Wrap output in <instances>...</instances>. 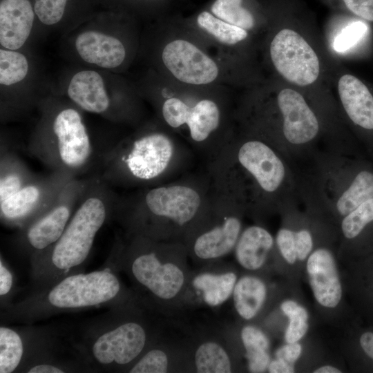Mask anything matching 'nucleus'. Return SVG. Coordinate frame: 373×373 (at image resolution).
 Wrapping results in <instances>:
<instances>
[{
  "label": "nucleus",
  "mask_w": 373,
  "mask_h": 373,
  "mask_svg": "<svg viewBox=\"0 0 373 373\" xmlns=\"http://www.w3.org/2000/svg\"><path fill=\"white\" fill-rule=\"evenodd\" d=\"M289 208L280 213L285 223L276 233L275 246L284 260L287 263L293 265L297 260V256L294 229Z\"/></svg>",
  "instance_id": "nucleus-34"
},
{
  "label": "nucleus",
  "mask_w": 373,
  "mask_h": 373,
  "mask_svg": "<svg viewBox=\"0 0 373 373\" xmlns=\"http://www.w3.org/2000/svg\"><path fill=\"white\" fill-rule=\"evenodd\" d=\"M274 246L272 234L264 227L253 224L242 229L233 251L242 268L257 271L264 266Z\"/></svg>",
  "instance_id": "nucleus-24"
},
{
  "label": "nucleus",
  "mask_w": 373,
  "mask_h": 373,
  "mask_svg": "<svg viewBox=\"0 0 373 373\" xmlns=\"http://www.w3.org/2000/svg\"><path fill=\"white\" fill-rule=\"evenodd\" d=\"M140 53L148 68L184 85L243 90L261 81L223 60L182 19L162 21L148 30Z\"/></svg>",
  "instance_id": "nucleus-6"
},
{
  "label": "nucleus",
  "mask_w": 373,
  "mask_h": 373,
  "mask_svg": "<svg viewBox=\"0 0 373 373\" xmlns=\"http://www.w3.org/2000/svg\"><path fill=\"white\" fill-rule=\"evenodd\" d=\"M30 72L27 57L19 50L0 48V84L2 88L18 85Z\"/></svg>",
  "instance_id": "nucleus-31"
},
{
  "label": "nucleus",
  "mask_w": 373,
  "mask_h": 373,
  "mask_svg": "<svg viewBox=\"0 0 373 373\" xmlns=\"http://www.w3.org/2000/svg\"><path fill=\"white\" fill-rule=\"evenodd\" d=\"M174 359L168 348L153 343L127 370L130 373H166L173 370Z\"/></svg>",
  "instance_id": "nucleus-32"
},
{
  "label": "nucleus",
  "mask_w": 373,
  "mask_h": 373,
  "mask_svg": "<svg viewBox=\"0 0 373 373\" xmlns=\"http://www.w3.org/2000/svg\"><path fill=\"white\" fill-rule=\"evenodd\" d=\"M237 280L236 273L231 269H203L192 273L190 295L195 291L206 305L217 307L232 296Z\"/></svg>",
  "instance_id": "nucleus-25"
},
{
  "label": "nucleus",
  "mask_w": 373,
  "mask_h": 373,
  "mask_svg": "<svg viewBox=\"0 0 373 373\" xmlns=\"http://www.w3.org/2000/svg\"><path fill=\"white\" fill-rule=\"evenodd\" d=\"M134 84L164 126L211 159L236 133L232 88L184 85L150 68Z\"/></svg>",
  "instance_id": "nucleus-3"
},
{
  "label": "nucleus",
  "mask_w": 373,
  "mask_h": 373,
  "mask_svg": "<svg viewBox=\"0 0 373 373\" xmlns=\"http://www.w3.org/2000/svg\"><path fill=\"white\" fill-rule=\"evenodd\" d=\"M37 104L40 116L27 151L51 171L79 178L91 167L95 155L81 109L59 96L41 99Z\"/></svg>",
  "instance_id": "nucleus-12"
},
{
  "label": "nucleus",
  "mask_w": 373,
  "mask_h": 373,
  "mask_svg": "<svg viewBox=\"0 0 373 373\" xmlns=\"http://www.w3.org/2000/svg\"><path fill=\"white\" fill-rule=\"evenodd\" d=\"M67 2L68 0H35L33 8L43 24L53 26L62 19Z\"/></svg>",
  "instance_id": "nucleus-35"
},
{
  "label": "nucleus",
  "mask_w": 373,
  "mask_h": 373,
  "mask_svg": "<svg viewBox=\"0 0 373 373\" xmlns=\"http://www.w3.org/2000/svg\"><path fill=\"white\" fill-rule=\"evenodd\" d=\"M90 178H76L39 216L19 229L18 241L30 258L51 247L61 237L84 194Z\"/></svg>",
  "instance_id": "nucleus-18"
},
{
  "label": "nucleus",
  "mask_w": 373,
  "mask_h": 373,
  "mask_svg": "<svg viewBox=\"0 0 373 373\" xmlns=\"http://www.w3.org/2000/svg\"><path fill=\"white\" fill-rule=\"evenodd\" d=\"M312 169L300 178L301 203L325 220L338 224L365 201L373 198V162L329 150L312 157Z\"/></svg>",
  "instance_id": "nucleus-11"
},
{
  "label": "nucleus",
  "mask_w": 373,
  "mask_h": 373,
  "mask_svg": "<svg viewBox=\"0 0 373 373\" xmlns=\"http://www.w3.org/2000/svg\"><path fill=\"white\" fill-rule=\"evenodd\" d=\"M280 309L289 319L285 332L286 342H298L305 335L309 328L307 310L293 300L283 301L280 305Z\"/></svg>",
  "instance_id": "nucleus-33"
},
{
  "label": "nucleus",
  "mask_w": 373,
  "mask_h": 373,
  "mask_svg": "<svg viewBox=\"0 0 373 373\" xmlns=\"http://www.w3.org/2000/svg\"><path fill=\"white\" fill-rule=\"evenodd\" d=\"M118 199L99 175L90 178L61 237L48 249L30 258L35 291L82 271L97 233L113 218Z\"/></svg>",
  "instance_id": "nucleus-8"
},
{
  "label": "nucleus",
  "mask_w": 373,
  "mask_h": 373,
  "mask_svg": "<svg viewBox=\"0 0 373 373\" xmlns=\"http://www.w3.org/2000/svg\"><path fill=\"white\" fill-rule=\"evenodd\" d=\"M209 174L216 193L242 203L255 217L280 214L301 203L292 164L267 142L238 128L211 158Z\"/></svg>",
  "instance_id": "nucleus-2"
},
{
  "label": "nucleus",
  "mask_w": 373,
  "mask_h": 373,
  "mask_svg": "<svg viewBox=\"0 0 373 373\" xmlns=\"http://www.w3.org/2000/svg\"><path fill=\"white\" fill-rule=\"evenodd\" d=\"M66 95L79 109L113 122L131 126L141 124L144 99L134 83L119 76L108 86L100 72L80 70L71 76Z\"/></svg>",
  "instance_id": "nucleus-15"
},
{
  "label": "nucleus",
  "mask_w": 373,
  "mask_h": 373,
  "mask_svg": "<svg viewBox=\"0 0 373 373\" xmlns=\"http://www.w3.org/2000/svg\"><path fill=\"white\" fill-rule=\"evenodd\" d=\"M192 363L198 373H229L233 370L231 356L224 343L207 339L195 347Z\"/></svg>",
  "instance_id": "nucleus-27"
},
{
  "label": "nucleus",
  "mask_w": 373,
  "mask_h": 373,
  "mask_svg": "<svg viewBox=\"0 0 373 373\" xmlns=\"http://www.w3.org/2000/svg\"><path fill=\"white\" fill-rule=\"evenodd\" d=\"M231 296L239 316L251 321L262 309L267 299V287L260 278L245 275L238 278Z\"/></svg>",
  "instance_id": "nucleus-26"
},
{
  "label": "nucleus",
  "mask_w": 373,
  "mask_h": 373,
  "mask_svg": "<svg viewBox=\"0 0 373 373\" xmlns=\"http://www.w3.org/2000/svg\"><path fill=\"white\" fill-rule=\"evenodd\" d=\"M184 243L140 235L117 238L105 267L123 271L146 308L162 314L180 308L190 297L192 273Z\"/></svg>",
  "instance_id": "nucleus-5"
},
{
  "label": "nucleus",
  "mask_w": 373,
  "mask_h": 373,
  "mask_svg": "<svg viewBox=\"0 0 373 373\" xmlns=\"http://www.w3.org/2000/svg\"><path fill=\"white\" fill-rule=\"evenodd\" d=\"M369 32V26L362 20L338 17L329 21L323 37L331 55L342 62L358 54Z\"/></svg>",
  "instance_id": "nucleus-23"
},
{
  "label": "nucleus",
  "mask_w": 373,
  "mask_h": 373,
  "mask_svg": "<svg viewBox=\"0 0 373 373\" xmlns=\"http://www.w3.org/2000/svg\"><path fill=\"white\" fill-rule=\"evenodd\" d=\"M333 85L344 122L368 158L373 162V93L342 62L336 66Z\"/></svg>",
  "instance_id": "nucleus-19"
},
{
  "label": "nucleus",
  "mask_w": 373,
  "mask_h": 373,
  "mask_svg": "<svg viewBox=\"0 0 373 373\" xmlns=\"http://www.w3.org/2000/svg\"><path fill=\"white\" fill-rule=\"evenodd\" d=\"M249 372L261 373L267 370L270 359V341L267 334L256 326L247 325L240 331Z\"/></svg>",
  "instance_id": "nucleus-29"
},
{
  "label": "nucleus",
  "mask_w": 373,
  "mask_h": 373,
  "mask_svg": "<svg viewBox=\"0 0 373 373\" xmlns=\"http://www.w3.org/2000/svg\"><path fill=\"white\" fill-rule=\"evenodd\" d=\"M74 178L55 171L46 176L35 175L17 192L0 202L1 222L22 229L44 212Z\"/></svg>",
  "instance_id": "nucleus-20"
},
{
  "label": "nucleus",
  "mask_w": 373,
  "mask_h": 373,
  "mask_svg": "<svg viewBox=\"0 0 373 373\" xmlns=\"http://www.w3.org/2000/svg\"><path fill=\"white\" fill-rule=\"evenodd\" d=\"M314 373H341V371L332 365H323L314 370Z\"/></svg>",
  "instance_id": "nucleus-42"
},
{
  "label": "nucleus",
  "mask_w": 373,
  "mask_h": 373,
  "mask_svg": "<svg viewBox=\"0 0 373 373\" xmlns=\"http://www.w3.org/2000/svg\"><path fill=\"white\" fill-rule=\"evenodd\" d=\"M25 337L15 329L0 327V373L19 370L26 353Z\"/></svg>",
  "instance_id": "nucleus-30"
},
{
  "label": "nucleus",
  "mask_w": 373,
  "mask_h": 373,
  "mask_svg": "<svg viewBox=\"0 0 373 373\" xmlns=\"http://www.w3.org/2000/svg\"><path fill=\"white\" fill-rule=\"evenodd\" d=\"M191 181L145 187L119 198L113 218L125 235L185 243L207 215L213 198Z\"/></svg>",
  "instance_id": "nucleus-7"
},
{
  "label": "nucleus",
  "mask_w": 373,
  "mask_h": 373,
  "mask_svg": "<svg viewBox=\"0 0 373 373\" xmlns=\"http://www.w3.org/2000/svg\"><path fill=\"white\" fill-rule=\"evenodd\" d=\"M246 207L214 191L209 211L185 242L189 256L200 262H213L233 251L242 231Z\"/></svg>",
  "instance_id": "nucleus-16"
},
{
  "label": "nucleus",
  "mask_w": 373,
  "mask_h": 373,
  "mask_svg": "<svg viewBox=\"0 0 373 373\" xmlns=\"http://www.w3.org/2000/svg\"><path fill=\"white\" fill-rule=\"evenodd\" d=\"M13 286V276L6 265L1 256L0 259V296L3 300L8 295Z\"/></svg>",
  "instance_id": "nucleus-39"
},
{
  "label": "nucleus",
  "mask_w": 373,
  "mask_h": 373,
  "mask_svg": "<svg viewBox=\"0 0 373 373\" xmlns=\"http://www.w3.org/2000/svg\"><path fill=\"white\" fill-rule=\"evenodd\" d=\"M135 298L113 307V312L90 328L79 348L84 361L95 368L125 372L152 344L146 321L135 312Z\"/></svg>",
  "instance_id": "nucleus-14"
},
{
  "label": "nucleus",
  "mask_w": 373,
  "mask_h": 373,
  "mask_svg": "<svg viewBox=\"0 0 373 373\" xmlns=\"http://www.w3.org/2000/svg\"><path fill=\"white\" fill-rule=\"evenodd\" d=\"M267 28L260 48L265 75L300 91L320 117L327 142L341 145L351 138L334 93L340 61L331 55L319 30L311 23L266 12Z\"/></svg>",
  "instance_id": "nucleus-1"
},
{
  "label": "nucleus",
  "mask_w": 373,
  "mask_h": 373,
  "mask_svg": "<svg viewBox=\"0 0 373 373\" xmlns=\"http://www.w3.org/2000/svg\"><path fill=\"white\" fill-rule=\"evenodd\" d=\"M182 20L223 60L258 80L265 77L260 48L267 17L254 1L213 0L207 8Z\"/></svg>",
  "instance_id": "nucleus-9"
},
{
  "label": "nucleus",
  "mask_w": 373,
  "mask_h": 373,
  "mask_svg": "<svg viewBox=\"0 0 373 373\" xmlns=\"http://www.w3.org/2000/svg\"><path fill=\"white\" fill-rule=\"evenodd\" d=\"M341 2L353 15L373 22V0H341Z\"/></svg>",
  "instance_id": "nucleus-36"
},
{
  "label": "nucleus",
  "mask_w": 373,
  "mask_h": 373,
  "mask_svg": "<svg viewBox=\"0 0 373 373\" xmlns=\"http://www.w3.org/2000/svg\"><path fill=\"white\" fill-rule=\"evenodd\" d=\"M267 370L270 373H292L295 368L293 364L276 358L270 361Z\"/></svg>",
  "instance_id": "nucleus-40"
},
{
  "label": "nucleus",
  "mask_w": 373,
  "mask_h": 373,
  "mask_svg": "<svg viewBox=\"0 0 373 373\" xmlns=\"http://www.w3.org/2000/svg\"><path fill=\"white\" fill-rule=\"evenodd\" d=\"M72 370L68 365L58 362H42L29 365L21 372L28 373H64Z\"/></svg>",
  "instance_id": "nucleus-37"
},
{
  "label": "nucleus",
  "mask_w": 373,
  "mask_h": 373,
  "mask_svg": "<svg viewBox=\"0 0 373 373\" xmlns=\"http://www.w3.org/2000/svg\"><path fill=\"white\" fill-rule=\"evenodd\" d=\"M35 176V175L15 153L1 150L0 202L17 192Z\"/></svg>",
  "instance_id": "nucleus-28"
},
{
  "label": "nucleus",
  "mask_w": 373,
  "mask_h": 373,
  "mask_svg": "<svg viewBox=\"0 0 373 373\" xmlns=\"http://www.w3.org/2000/svg\"><path fill=\"white\" fill-rule=\"evenodd\" d=\"M135 298L123 287L114 271L104 267L66 276L19 302L6 304L1 317L10 322L30 323L65 311L107 305L113 307Z\"/></svg>",
  "instance_id": "nucleus-13"
},
{
  "label": "nucleus",
  "mask_w": 373,
  "mask_h": 373,
  "mask_svg": "<svg viewBox=\"0 0 373 373\" xmlns=\"http://www.w3.org/2000/svg\"><path fill=\"white\" fill-rule=\"evenodd\" d=\"M35 17L29 0H1V46L10 50L22 48L31 34Z\"/></svg>",
  "instance_id": "nucleus-22"
},
{
  "label": "nucleus",
  "mask_w": 373,
  "mask_h": 373,
  "mask_svg": "<svg viewBox=\"0 0 373 373\" xmlns=\"http://www.w3.org/2000/svg\"><path fill=\"white\" fill-rule=\"evenodd\" d=\"M178 137L157 118L141 123L102 153L98 175L111 186L158 185L184 160Z\"/></svg>",
  "instance_id": "nucleus-10"
},
{
  "label": "nucleus",
  "mask_w": 373,
  "mask_h": 373,
  "mask_svg": "<svg viewBox=\"0 0 373 373\" xmlns=\"http://www.w3.org/2000/svg\"><path fill=\"white\" fill-rule=\"evenodd\" d=\"M302 350V345L298 342L287 343L276 351L275 356L277 358L294 365L300 356Z\"/></svg>",
  "instance_id": "nucleus-38"
},
{
  "label": "nucleus",
  "mask_w": 373,
  "mask_h": 373,
  "mask_svg": "<svg viewBox=\"0 0 373 373\" xmlns=\"http://www.w3.org/2000/svg\"><path fill=\"white\" fill-rule=\"evenodd\" d=\"M236 101L237 128L267 142L289 162L312 157L325 144L322 121L305 95L270 75L241 90Z\"/></svg>",
  "instance_id": "nucleus-4"
},
{
  "label": "nucleus",
  "mask_w": 373,
  "mask_h": 373,
  "mask_svg": "<svg viewBox=\"0 0 373 373\" xmlns=\"http://www.w3.org/2000/svg\"><path fill=\"white\" fill-rule=\"evenodd\" d=\"M307 259V274L316 300L324 307H336L341 300L342 286L332 251L318 246Z\"/></svg>",
  "instance_id": "nucleus-21"
},
{
  "label": "nucleus",
  "mask_w": 373,
  "mask_h": 373,
  "mask_svg": "<svg viewBox=\"0 0 373 373\" xmlns=\"http://www.w3.org/2000/svg\"><path fill=\"white\" fill-rule=\"evenodd\" d=\"M359 342L365 353L373 359V332H367L363 334Z\"/></svg>",
  "instance_id": "nucleus-41"
},
{
  "label": "nucleus",
  "mask_w": 373,
  "mask_h": 373,
  "mask_svg": "<svg viewBox=\"0 0 373 373\" xmlns=\"http://www.w3.org/2000/svg\"><path fill=\"white\" fill-rule=\"evenodd\" d=\"M141 38L134 27L84 30L75 38V52L84 62L115 72L126 70L140 53Z\"/></svg>",
  "instance_id": "nucleus-17"
}]
</instances>
